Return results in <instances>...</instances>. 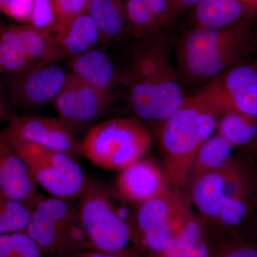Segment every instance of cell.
<instances>
[{
    "instance_id": "5b68a950",
    "label": "cell",
    "mask_w": 257,
    "mask_h": 257,
    "mask_svg": "<svg viewBox=\"0 0 257 257\" xmlns=\"http://www.w3.org/2000/svg\"><path fill=\"white\" fill-rule=\"evenodd\" d=\"M30 207L32 219L25 231L44 256L69 257L88 249L78 207L68 201L40 194Z\"/></svg>"
},
{
    "instance_id": "2e32d148",
    "label": "cell",
    "mask_w": 257,
    "mask_h": 257,
    "mask_svg": "<svg viewBox=\"0 0 257 257\" xmlns=\"http://www.w3.org/2000/svg\"><path fill=\"white\" fill-rule=\"evenodd\" d=\"M235 165L236 157L233 156L219 170L198 179L189 189L191 201L207 219H219Z\"/></svg>"
},
{
    "instance_id": "30bf717a",
    "label": "cell",
    "mask_w": 257,
    "mask_h": 257,
    "mask_svg": "<svg viewBox=\"0 0 257 257\" xmlns=\"http://www.w3.org/2000/svg\"><path fill=\"white\" fill-rule=\"evenodd\" d=\"M109 94L92 87L72 72L52 101L60 119L74 135L95 125L109 103Z\"/></svg>"
},
{
    "instance_id": "d4e9b609",
    "label": "cell",
    "mask_w": 257,
    "mask_h": 257,
    "mask_svg": "<svg viewBox=\"0 0 257 257\" xmlns=\"http://www.w3.org/2000/svg\"><path fill=\"white\" fill-rule=\"evenodd\" d=\"M15 25L0 29V73L15 74L31 65Z\"/></svg>"
},
{
    "instance_id": "cb8c5ba5",
    "label": "cell",
    "mask_w": 257,
    "mask_h": 257,
    "mask_svg": "<svg viewBox=\"0 0 257 257\" xmlns=\"http://www.w3.org/2000/svg\"><path fill=\"white\" fill-rule=\"evenodd\" d=\"M15 28L32 64L60 59L55 34L28 24L15 25Z\"/></svg>"
},
{
    "instance_id": "52a82bcc",
    "label": "cell",
    "mask_w": 257,
    "mask_h": 257,
    "mask_svg": "<svg viewBox=\"0 0 257 257\" xmlns=\"http://www.w3.org/2000/svg\"><path fill=\"white\" fill-rule=\"evenodd\" d=\"M79 199V216L88 249L122 252L131 233L126 221L111 202L105 187L95 179L87 178Z\"/></svg>"
},
{
    "instance_id": "f546056e",
    "label": "cell",
    "mask_w": 257,
    "mask_h": 257,
    "mask_svg": "<svg viewBox=\"0 0 257 257\" xmlns=\"http://www.w3.org/2000/svg\"><path fill=\"white\" fill-rule=\"evenodd\" d=\"M89 2V0H52L57 26L86 13Z\"/></svg>"
},
{
    "instance_id": "8d00e7d4",
    "label": "cell",
    "mask_w": 257,
    "mask_h": 257,
    "mask_svg": "<svg viewBox=\"0 0 257 257\" xmlns=\"http://www.w3.org/2000/svg\"><path fill=\"white\" fill-rule=\"evenodd\" d=\"M246 148H247L248 155L257 160V139Z\"/></svg>"
},
{
    "instance_id": "83f0119b",
    "label": "cell",
    "mask_w": 257,
    "mask_h": 257,
    "mask_svg": "<svg viewBox=\"0 0 257 257\" xmlns=\"http://www.w3.org/2000/svg\"><path fill=\"white\" fill-rule=\"evenodd\" d=\"M0 257H44L37 243L25 231L0 235Z\"/></svg>"
},
{
    "instance_id": "e0dca14e",
    "label": "cell",
    "mask_w": 257,
    "mask_h": 257,
    "mask_svg": "<svg viewBox=\"0 0 257 257\" xmlns=\"http://www.w3.org/2000/svg\"><path fill=\"white\" fill-rule=\"evenodd\" d=\"M193 9V27L197 28H226L257 15L252 0H200Z\"/></svg>"
},
{
    "instance_id": "44dd1931",
    "label": "cell",
    "mask_w": 257,
    "mask_h": 257,
    "mask_svg": "<svg viewBox=\"0 0 257 257\" xmlns=\"http://www.w3.org/2000/svg\"><path fill=\"white\" fill-rule=\"evenodd\" d=\"M234 147L220 135L210 137L196 154L184 188L187 190L202 176L219 170L233 157Z\"/></svg>"
},
{
    "instance_id": "4316f807",
    "label": "cell",
    "mask_w": 257,
    "mask_h": 257,
    "mask_svg": "<svg viewBox=\"0 0 257 257\" xmlns=\"http://www.w3.org/2000/svg\"><path fill=\"white\" fill-rule=\"evenodd\" d=\"M31 219L28 204L0 192V235L25 231Z\"/></svg>"
},
{
    "instance_id": "d6986e66",
    "label": "cell",
    "mask_w": 257,
    "mask_h": 257,
    "mask_svg": "<svg viewBox=\"0 0 257 257\" xmlns=\"http://www.w3.org/2000/svg\"><path fill=\"white\" fill-rule=\"evenodd\" d=\"M70 67L71 72L78 78L108 94L119 81L110 57L99 49H92L74 57Z\"/></svg>"
},
{
    "instance_id": "ab89813d",
    "label": "cell",
    "mask_w": 257,
    "mask_h": 257,
    "mask_svg": "<svg viewBox=\"0 0 257 257\" xmlns=\"http://www.w3.org/2000/svg\"><path fill=\"white\" fill-rule=\"evenodd\" d=\"M1 28H2V27H1V26H0V29H1Z\"/></svg>"
},
{
    "instance_id": "9c48e42d",
    "label": "cell",
    "mask_w": 257,
    "mask_h": 257,
    "mask_svg": "<svg viewBox=\"0 0 257 257\" xmlns=\"http://www.w3.org/2000/svg\"><path fill=\"white\" fill-rule=\"evenodd\" d=\"M68 74L55 62L49 61L32 64L13 74L8 85L10 108L28 111L53 101L64 87Z\"/></svg>"
},
{
    "instance_id": "d6a6232c",
    "label": "cell",
    "mask_w": 257,
    "mask_h": 257,
    "mask_svg": "<svg viewBox=\"0 0 257 257\" xmlns=\"http://www.w3.org/2000/svg\"><path fill=\"white\" fill-rule=\"evenodd\" d=\"M219 257H257V248L246 243H238L226 248Z\"/></svg>"
},
{
    "instance_id": "277c9868",
    "label": "cell",
    "mask_w": 257,
    "mask_h": 257,
    "mask_svg": "<svg viewBox=\"0 0 257 257\" xmlns=\"http://www.w3.org/2000/svg\"><path fill=\"white\" fill-rule=\"evenodd\" d=\"M152 147L151 135L139 120L114 118L92 126L79 143L78 154L96 167L120 172Z\"/></svg>"
},
{
    "instance_id": "8fae6325",
    "label": "cell",
    "mask_w": 257,
    "mask_h": 257,
    "mask_svg": "<svg viewBox=\"0 0 257 257\" xmlns=\"http://www.w3.org/2000/svg\"><path fill=\"white\" fill-rule=\"evenodd\" d=\"M205 87L222 113L234 111L257 117V59L235 64Z\"/></svg>"
},
{
    "instance_id": "e575fe53",
    "label": "cell",
    "mask_w": 257,
    "mask_h": 257,
    "mask_svg": "<svg viewBox=\"0 0 257 257\" xmlns=\"http://www.w3.org/2000/svg\"><path fill=\"white\" fill-rule=\"evenodd\" d=\"M14 114L8 101L5 100L4 96L0 92V121L8 122Z\"/></svg>"
},
{
    "instance_id": "4fadbf2b",
    "label": "cell",
    "mask_w": 257,
    "mask_h": 257,
    "mask_svg": "<svg viewBox=\"0 0 257 257\" xmlns=\"http://www.w3.org/2000/svg\"><path fill=\"white\" fill-rule=\"evenodd\" d=\"M8 123L4 130L8 135L70 155L78 154L75 135L60 118L14 114Z\"/></svg>"
},
{
    "instance_id": "f1b7e54d",
    "label": "cell",
    "mask_w": 257,
    "mask_h": 257,
    "mask_svg": "<svg viewBox=\"0 0 257 257\" xmlns=\"http://www.w3.org/2000/svg\"><path fill=\"white\" fill-rule=\"evenodd\" d=\"M28 24L38 30L55 34L57 22L52 0H34Z\"/></svg>"
},
{
    "instance_id": "1f68e13d",
    "label": "cell",
    "mask_w": 257,
    "mask_h": 257,
    "mask_svg": "<svg viewBox=\"0 0 257 257\" xmlns=\"http://www.w3.org/2000/svg\"><path fill=\"white\" fill-rule=\"evenodd\" d=\"M162 27L172 23L177 16L173 0H146Z\"/></svg>"
},
{
    "instance_id": "7402d4cb",
    "label": "cell",
    "mask_w": 257,
    "mask_h": 257,
    "mask_svg": "<svg viewBox=\"0 0 257 257\" xmlns=\"http://www.w3.org/2000/svg\"><path fill=\"white\" fill-rule=\"evenodd\" d=\"M162 254V257H209L202 239V226L192 212Z\"/></svg>"
},
{
    "instance_id": "7a4b0ae2",
    "label": "cell",
    "mask_w": 257,
    "mask_h": 257,
    "mask_svg": "<svg viewBox=\"0 0 257 257\" xmlns=\"http://www.w3.org/2000/svg\"><path fill=\"white\" fill-rule=\"evenodd\" d=\"M256 46L251 20L224 28L192 27L176 42L177 70L187 82H209L246 60Z\"/></svg>"
},
{
    "instance_id": "5bb4252c",
    "label": "cell",
    "mask_w": 257,
    "mask_h": 257,
    "mask_svg": "<svg viewBox=\"0 0 257 257\" xmlns=\"http://www.w3.org/2000/svg\"><path fill=\"white\" fill-rule=\"evenodd\" d=\"M116 186L125 201L140 205L160 195L171 184L165 171L152 161L142 158L120 171Z\"/></svg>"
},
{
    "instance_id": "ac0fdd59",
    "label": "cell",
    "mask_w": 257,
    "mask_h": 257,
    "mask_svg": "<svg viewBox=\"0 0 257 257\" xmlns=\"http://www.w3.org/2000/svg\"><path fill=\"white\" fill-rule=\"evenodd\" d=\"M55 36L60 58L73 59L96 48L101 41L100 33L87 13L56 27Z\"/></svg>"
},
{
    "instance_id": "ba28073f",
    "label": "cell",
    "mask_w": 257,
    "mask_h": 257,
    "mask_svg": "<svg viewBox=\"0 0 257 257\" xmlns=\"http://www.w3.org/2000/svg\"><path fill=\"white\" fill-rule=\"evenodd\" d=\"M191 213L188 194L172 186L140 204L136 219L143 242L152 251L163 252Z\"/></svg>"
},
{
    "instance_id": "8992f818",
    "label": "cell",
    "mask_w": 257,
    "mask_h": 257,
    "mask_svg": "<svg viewBox=\"0 0 257 257\" xmlns=\"http://www.w3.org/2000/svg\"><path fill=\"white\" fill-rule=\"evenodd\" d=\"M5 134L37 186L68 202L80 197L87 177L72 155Z\"/></svg>"
},
{
    "instance_id": "ffe728a7",
    "label": "cell",
    "mask_w": 257,
    "mask_h": 257,
    "mask_svg": "<svg viewBox=\"0 0 257 257\" xmlns=\"http://www.w3.org/2000/svg\"><path fill=\"white\" fill-rule=\"evenodd\" d=\"M86 13L95 23L101 41L114 43L128 32L123 0H89Z\"/></svg>"
},
{
    "instance_id": "836d02e7",
    "label": "cell",
    "mask_w": 257,
    "mask_h": 257,
    "mask_svg": "<svg viewBox=\"0 0 257 257\" xmlns=\"http://www.w3.org/2000/svg\"><path fill=\"white\" fill-rule=\"evenodd\" d=\"M120 253H106L101 251H93V250H84L78 253H74L69 257H126Z\"/></svg>"
},
{
    "instance_id": "6da1fadb",
    "label": "cell",
    "mask_w": 257,
    "mask_h": 257,
    "mask_svg": "<svg viewBox=\"0 0 257 257\" xmlns=\"http://www.w3.org/2000/svg\"><path fill=\"white\" fill-rule=\"evenodd\" d=\"M160 34L137 40L119 77L127 89L135 114L151 122H165L180 109L187 98L178 70L171 60L170 44Z\"/></svg>"
},
{
    "instance_id": "74e56055",
    "label": "cell",
    "mask_w": 257,
    "mask_h": 257,
    "mask_svg": "<svg viewBox=\"0 0 257 257\" xmlns=\"http://www.w3.org/2000/svg\"><path fill=\"white\" fill-rule=\"evenodd\" d=\"M253 2V3H254L255 5H256V6L257 7V0H252Z\"/></svg>"
},
{
    "instance_id": "7c38bea8",
    "label": "cell",
    "mask_w": 257,
    "mask_h": 257,
    "mask_svg": "<svg viewBox=\"0 0 257 257\" xmlns=\"http://www.w3.org/2000/svg\"><path fill=\"white\" fill-rule=\"evenodd\" d=\"M249 160L236 157L219 223L236 229L257 215V171Z\"/></svg>"
},
{
    "instance_id": "9a60e30c",
    "label": "cell",
    "mask_w": 257,
    "mask_h": 257,
    "mask_svg": "<svg viewBox=\"0 0 257 257\" xmlns=\"http://www.w3.org/2000/svg\"><path fill=\"white\" fill-rule=\"evenodd\" d=\"M0 192L28 204L38 193L25 163L0 130Z\"/></svg>"
},
{
    "instance_id": "d590c367",
    "label": "cell",
    "mask_w": 257,
    "mask_h": 257,
    "mask_svg": "<svg viewBox=\"0 0 257 257\" xmlns=\"http://www.w3.org/2000/svg\"><path fill=\"white\" fill-rule=\"evenodd\" d=\"M177 13H182L184 10L194 8L200 2V0H173Z\"/></svg>"
},
{
    "instance_id": "f35d334b",
    "label": "cell",
    "mask_w": 257,
    "mask_h": 257,
    "mask_svg": "<svg viewBox=\"0 0 257 257\" xmlns=\"http://www.w3.org/2000/svg\"><path fill=\"white\" fill-rule=\"evenodd\" d=\"M256 50H257V40H256Z\"/></svg>"
},
{
    "instance_id": "3957f363",
    "label": "cell",
    "mask_w": 257,
    "mask_h": 257,
    "mask_svg": "<svg viewBox=\"0 0 257 257\" xmlns=\"http://www.w3.org/2000/svg\"><path fill=\"white\" fill-rule=\"evenodd\" d=\"M205 87L187 96L184 104L161 128L165 172L172 187L183 189L198 150L216 130L222 114Z\"/></svg>"
},
{
    "instance_id": "4dcf8cb0",
    "label": "cell",
    "mask_w": 257,
    "mask_h": 257,
    "mask_svg": "<svg viewBox=\"0 0 257 257\" xmlns=\"http://www.w3.org/2000/svg\"><path fill=\"white\" fill-rule=\"evenodd\" d=\"M34 0H0V13L20 23H28Z\"/></svg>"
},
{
    "instance_id": "484cf974",
    "label": "cell",
    "mask_w": 257,
    "mask_h": 257,
    "mask_svg": "<svg viewBox=\"0 0 257 257\" xmlns=\"http://www.w3.org/2000/svg\"><path fill=\"white\" fill-rule=\"evenodd\" d=\"M126 25L136 40L150 38L161 33L163 27L146 0H123Z\"/></svg>"
},
{
    "instance_id": "603a6c76",
    "label": "cell",
    "mask_w": 257,
    "mask_h": 257,
    "mask_svg": "<svg viewBox=\"0 0 257 257\" xmlns=\"http://www.w3.org/2000/svg\"><path fill=\"white\" fill-rule=\"evenodd\" d=\"M218 135L234 148L248 147L257 139V117L238 111L223 113L218 120Z\"/></svg>"
}]
</instances>
